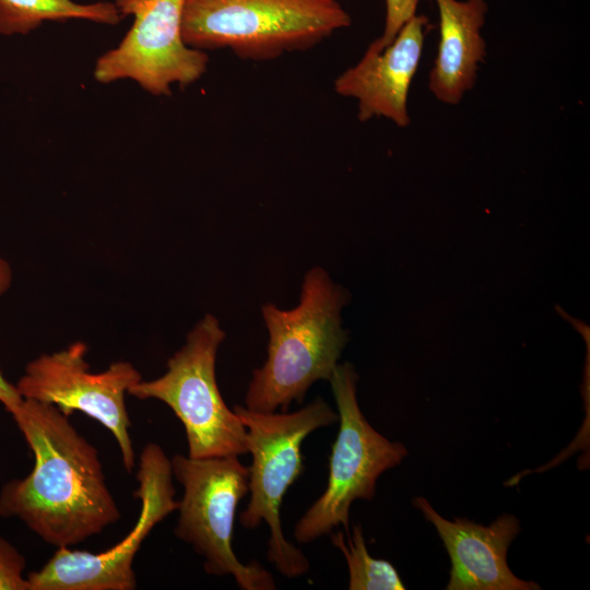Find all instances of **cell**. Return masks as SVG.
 Returning <instances> with one entry per match:
<instances>
[{
  "label": "cell",
  "instance_id": "obj_1",
  "mask_svg": "<svg viewBox=\"0 0 590 590\" xmlns=\"http://www.w3.org/2000/svg\"><path fill=\"white\" fill-rule=\"evenodd\" d=\"M34 456L33 470L0 491V517L22 521L44 542L71 547L121 514L97 449L57 406L23 399L11 412Z\"/></svg>",
  "mask_w": 590,
  "mask_h": 590
},
{
  "label": "cell",
  "instance_id": "obj_2",
  "mask_svg": "<svg viewBox=\"0 0 590 590\" xmlns=\"http://www.w3.org/2000/svg\"><path fill=\"white\" fill-rule=\"evenodd\" d=\"M347 300L346 290L323 268L314 267L303 279L296 307L262 306L268 355L249 382L245 398L248 410L285 412L293 401H303L314 382L329 381L347 343L341 318Z\"/></svg>",
  "mask_w": 590,
  "mask_h": 590
},
{
  "label": "cell",
  "instance_id": "obj_3",
  "mask_svg": "<svg viewBox=\"0 0 590 590\" xmlns=\"http://www.w3.org/2000/svg\"><path fill=\"white\" fill-rule=\"evenodd\" d=\"M351 24L340 0H185L181 33L189 47L267 61L310 49Z\"/></svg>",
  "mask_w": 590,
  "mask_h": 590
},
{
  "label": "cell",
  "instance_id": "obj_4",
  "mask_svg": "<svg viewBox=\"0 0 590 590\" xmlns=\"http://www.w3.org/2000/svg\"><path fill=\"white\" fill-rule=\"evenodd\" d=\"M234 412L247 430L251 453L248 492L250 499L239 516L243 527L255 529L264 521L270 530L267 558L287 578L306 574L309 562L283 535L280 518L282 499L305 470L300 446L314 430L338 421V413L320 397L303 409L257 412L236 405Z\"/></svg>",
  "mask_w": 590,
  "mask_h": 590
},
{
  "label": "cell",
  "instance_id": "obj_5",
  "mask_svg": "<svg viewBox=\"0 0 590 590\" xmlns=\"http://www.w3.org/2000/svg\"><path fill=\"white\" fill-rule=\"evenodd\" d=\"M225 337L219 320L204 315L185 345L168 358L164 375L140 380L128 390L132 397L156 399L173 410L185 427L190 458L248 453L246 427L225 404L215 376L216 354Z\"/></svg>",
  "mask_w": 590,
  "mask_h": 590
},
{
  "label": "cell",
  "instance_id": "obj_6",
  "mask_svg": "<svg viewBox=\"0 0 590 590\" xmlns=\"http://www.w3.org/2000/svg\"><path fill=\"white\" fill-rule=\"evenodd\" d=\"M357 380L354 366L347 362L338 364L329 379L340 428L329 457L327 487L295 524L298 543H310L339 526L349 532L352 503L371 500L378 477L408 456L404 445L387 439L363 415Z\"/></svg>",
  "mask_w": 590,
  "mask_h": 590
},
{
  "label": "cell",
  "instance_id": "obj_7",
  "mask_svg": "<svg viewBox=\"0 0 590 590\" xmlns=\"http://www.w3.org/2000/svg\"><path fill=\"white\" fill-rule=\"evenodd\" d=\"M173 476L184 486L175 535L203 557L204 570L233 576L243 590H273L271 574L253 562L243 564L232 547L235 511L248 493L249 470L238 456L170 459Z\"/></svg>",
  "mask_w": 590,
  "mask_h": 590
},
{
  "label": "cell",
  "instance_id": "obj_8",
  "mask_svg": "<svg viewBox=\"0 0 590 590\" xmlns=\"http://www.w3.org/2000/svg\"><path fill=\"white\" fill-rule=\"evenodd\" d=\"M134 497L141 509L132 530L119 543L101 553L57 547L50 559L26 577L31 590H133V560L151 530L178 509L170 459L154 442L142 450Z\"/></svg>",
  "mask_w": 590,
  "mask_h": 590
},
{
  "label": "cell",
  "instance_id": "obj_9",
  "mask_svg": "<svg viewBox=\"0 0 590 590\" xmlns=\"http://www.w3.org/2000/svg\"><path fill=\"white\" fill-rule=\"evenodd\" d=\"M133 23L119 45L102 55L94 67L97 82L135 81L155 96H169L172 85L188 86L206 71L209 56L189 47L181 33L185 0H115Z\"/></svg>",
  "mask_w": 590,
  "mask_h": 590
},
{
  "label": "cell",
  "instance_id": "obj_10",
  "mask_svg": "<svg viewBox=\"0 0 590 590\" xmlns=\"http://www.w3.org/2000/svg\"><path fill=\"white\" fill-rule=\"evenodd\" d=\"M86 352L85 343L75 342L59 352L40 355L26 365L15 387L23 399L54 404L68 416L79 411L99 422L115 437L123 467L131 473L135 453L125 396L142 376L127 362L113 363L102 373H90Z\"/></svg>",
  "mask_w": 590,
  "mask_h": 590
},
{
  "label": "cell",
  "instance_id": "obj_11",
  "mask_svg": "<svg viewBox=\"0 0 590 590\" xmlns=\"http://www.w3.org/2000/svg\"><path fill=\"white\" fill-rule=\"evenodd\" d=\"M429 20L412 17L385 48L368 45L362 58L337 76V94L357 102V119L385 118L397 127L411 123L409 94L420 67Z\"/></svg>",
  "mask_w": 590,
  "mask_h": 590
},
{
  "label": "cell",
  "instance_id": "obj_12",
  "mask_svg": "<svg viewBox=\"0 0 590 590\" xmlns=\"http://www.w3.org/2000/svg\"><path fill=\"white\" fill-rule=\"evenodd\" d=\"M413 505L437 530L451 562L447 590H539L518 578L507 563L508 548L520 532L516 516L504 514L488 526L467 518L440 516L424 497Z\"/></svg>",
  "mask_w": 590,
  "mask_h": 590
},
{
  "label": "cell",
  "instance_id": "obj_13",
  "mask_svg": "<svg viewBox=\"0 0 590 590\" xmlns=\"http://www.w3.org/2000/svg\"><path fill=\"white\" fill-rule=\"evenodd\" d=\"M439 40L427 86L438 102L458 105L476 82L486 57V0H434Z\"/></svg>",
  "mask_w": 590,
  "mask_h": 590
},
{
  "label": "cell",
  "instance_id": "obj_14",
  "mask_svg": "<svg viewBox=\"0 0 590 590\" xmlns=\"http://www.w3.org/2000/svg\"><path fill=\"white\" fill-rule=\"evenodd\" d=\"M114 2L78 3L72 0H0V34H27L46 21L87 20L117 25L122 20Z\"/></svg>",
  "mask_w": 590,
  "mask_h": 590
},
{
  "label": "cell",
  "instance_id": "obj_15",
  "mask_svg": "<svg viewBox=\"0 0 590 590\" xmlns=\"http://www.w3.org/2000/svg\"><path fill=\"white\" fill-rule=\"evenodd\" d=\"M331 542L344 555L349 568L350 590H404L405 587L394 568L385 560L369 555L361 524H354L347 541L340 531L331 532Z\"/></svg>",
  "mask_w": 590,
  "mask_h": 590
},
{
  "label": "cell",
  "instance_id": "obj_16",
  "mask_svg": "<svg viewBox=\"0 0 590 590\" xmlns=\"http://www.w3.org/2000/svg\"><path fill=\"white\" fill-rule=\"evenodd\" d=\"M25 567L24 555L0 535V590H31Z\"/></svg>",
  "mask_w": 590,
  "mask_h": 590
},
{
  "label": "cell",
  "instance_id": "obj_17",
  "mask_svg": "<svg viewBox=\"0 0 590 590\" xmlns=\"http://www.w3.org/2000/svg\"><path fill=\"white\" fill-rule=\"evenodd\" d=\"M421 0H385V23L382 33L370 44L378 49L388 46L400 30L417 14Z\"/></svg>",
  "mask_w": 590,
  "mask_h": 590
},
{
  "label": "cell",
  "instance_id": "obj_18",
  "mask_svg": "<svg viewBox=\"0 0 590 590\" xmlns=\"http://www.w3.org/2000/svg\"><path fill=\"white\" fill-rule=\"evenodd\" d=\"M12 269L10 264L0 257V296L3 295L11 286ZM23 398L20 396L16 387L10 384L0 371V403L7 412H11Z\"/></svg>",
  "mask_w": 590,
  "mask_h": 590
},
{
  "label": "cell",
  "instance_id": "obj_19",
  "mask_svg": "<svg viewBox=\"0 0 590 590\" xmlns=\"http://www.w3.org/2000/svg\"><path fill=\"white\" fill-rule=\"evenodd\" d=\"M340 1H343V0H340Z\"/></svg>",
  "mask_w": 590,
  "mask_h": 590
}]
</instances>
